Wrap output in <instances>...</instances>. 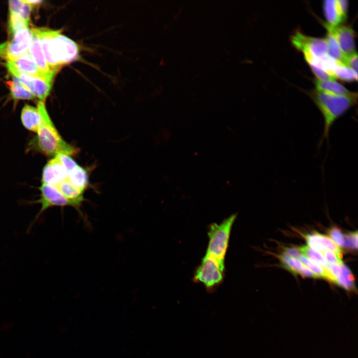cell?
Returning <instances> with one entry per match:
<instances>
[{
    "label": "cell",
    "instance_id": "cell-1",
    "mask_svg": "<svg viewBox=\"0 0 358 358\" xmlns=\"http://www.w3.org/2000/svg\"><path fill=\"white\" fill-rule=\"evenodd\" d=\"M37 108L40 115V124L36 136L30 142L31 148L49 157L77 154L78 150L66 142L59 133L47 112L45 102L38 101Z\"/></svg>",
    "mask_w": 358,
    "mask_h": 358
},
{
    "label": "cell",
    "instance_id": "cell-2",
    "mask_svg": "<svg viewBox=\"0 0 358 358\" xmlns=\"http://www.w3.org/2000/svg\"><path fill=\"white\" fill-rule=\"evenodd\" d=\"M62 30H53L43 35L40 40L45 60L52 69L60 71L62 67L75 61L79 56V47Z\"/></svg>",
    "mask_w": 358,
    "mask_h": 358
},
{
    "label": "cell",
    "instance_id": "cell-3",
    "mask_svg": "<svg viewBox=\"0 0 358 358\" xmlns=\"http://www.w3.org/2000/svg\"><path fill=\"white\" fill-rule=\"evenodd\" d=\"M310 95L324 119L323 132L319 143L320 148L325 140H328L334 123L356 104L358 95H338L317 90L311 92Z\"/></svg>",
    "mask_w": 358,
    "mask_h": 358
},
{
    "label": "cell",
    "instance_id": "cell-4",
    "mask_svg": "<svg viewBox=\"0 0 358 358\" xmlns=\"http://www.w3.org/2000/svg\"><path fill=\"white\" fill-rule=\"evenodd\" d=\"M236 216L233 214L219 224L212 223L208 228L209 242L205 255L214 259L223 269L231 230Z\"/></svg>",
    "mask_w": 358,
    "mask_h": 358
},
{
    "label": "cell",
    "instance_id": "cell-5",
    "mask_svg": "<svg viewBox=\"0 0 358 358\" xmlns=\"http://www.w3.org/2000/svg\"><path fill=\"white\" fill-rule=\"evenodd\" d=\"M11 37L10 41L0 44V57L7 61L15 60L28 52L32 33L25 27L15 31Z\"/></svg>",
    "mask_w": 358,
    "mask_h": 358
},
{
    "label": "cell",
    "instance_id": "cell-6",
    "mask_svg": "<svg viewBox=\"0 0 358 358\" xmlns=\"http://www.w3.org/2000/svg\"><path fill=\"white\" fill-rule=\"evenodd\" d=\"M40 191V198L34 201V203L41 204V208L36 215L32 224H34L48 209L54 206L64 207L70 206L75 208L79 212L80 216L84 221L87 220L80 209L73 202L65 197L55 186L46 184H42L39 187ZM87 223V222H86Z\"/></svg>",
    "mask_w": 358,
    "mask_h": 358
},
{
    "label": "cell",
    "instance_id": "cell-7",
    "mask_svg": "<svg viewBox=\"0 0 358 358\" xmlns=\"http://www.w3.org/2000/svg\"><path fill=\"white\" fill-rule=\"evenodd\" d=\"M224 270L214 259L205 255L196 268L193 278L211 291L222 282Z\"/></svg>",
    "mask_w": 358,
    "mask_h": 358
},
{
    "label": "cell",
    "instance_id": "cell-8",
    "mask_svg": "<svg viewBox=\"0 0 358 358\" xmlns=\"http://www.w3.org/2000/svg\"><path fill=\"white\" fill-rule=\"evenodd\" d=\"M291 42L294 47L303 54L322 58L328 55V46L325 39L308 36L299 31L291 36Z\"/></svg>",
    "mask_w": 358,
    "mask_h": 358
},
{
    "label": "cell",
    "instance_id": "cell-9",
    "mask_svg": "<svg viewBox=\"0 0 358 358\" xmlns=\"http://www.w3.org/2000/svg\"><path fill=\"white\" fill-rule=\"evenodd\" d=\"M5 65L13 76L17 78L34 96L40 101H45L50 92L52 82L21 73L6 63Z\"/></svg>",
    "mask_w": 358,
    "mask_h": 358
},
{
    "label": "cell",
    "instance_id": "cell-10",
    "mask_svg": "<svg viewBox=\"0 0 358 358\" xmlns=\"http://www.w3.org/2000/svg\"><path fill=\"white\" fill-rule=\"evenodd\" d=\"M324 26L334 36L346 57L356 52L355 32L352 27L343 25L333 27L327 23H324Z\"/></svg>",
    "mask_w": 358,
    "mask_h": 358
},
{
    "label": "cell",
    "instance_id": "cell-11",
    "mask_svg": "<svg viewBox=\"0 0 358 358\" xmlns=\"http://www.w3.org/2000/svg\"><path fill=\"white\" fill-rule=\"evenodd\" d=\"M68 172L56 156L44 166L42 175V184L56 186L68 178Z\"/></svg>",
    "mask_w": 358,
    "mask_h": 358
},
{
    "label": "cell",
    "instance_id": "cell-12",
    "mask_svg": "<svg viewBox=\"0 0 358 358\" xmlns=\"http://www.w3.org/2000/svg\"><path fill=\"white\" fill-rule=\"evenodd\" d=\"M31 30L32 33V38L28 52L38 69L44 75L54 79L56 74L50 70L45 60L36 29L31 28Z\"/></svg>",
    "mask_w": 358,
    "mask_h": 358
},
{
    "label": "cell",
    "instance_id": "cell-13",
    "mask_svg": "<svg viewBox=\"0 0 358 358\" xmlns=\"http://www.w3.org/2000/svg\"><path fill=\"white\" fill-rule=\"evenodd\" d=\"M6 63L21 73L53 82V79L38 69L29 52L15 60L7 61Z\"/></svg>",
    "mask_w": 358,
    "mask_h": 358
},
{
    "label": "cell",
    "instance_id": "cell-14",
    "mask_svg": "<svg viewBox=\"0 0 358 358\" xmlns=\"http://www.w3.org/2000/svg\"><path fill=\"white\" fill-rule=\"evenodd\" d=\"M21 120L25 128L37 133L40 124V115L38 108L25 104L21 112Z\"/></svg>",
    "mask_w": 358,
    "mask_h": 358
},
{
    "label": "cell",
    "instance_id": "cell-15",
    "mask_svg": "<svg viewBox=\"0 0 358 358\" xmlns=\"http://www.w3.org/2000/svg\"><path fill=\"white\" fill-rule=\"evenodd\" d=\"M55 186L65 197L74 202L80 208L84 200V191L76 187L68 179L60 181Z\"/></svg>",
    "mask_w": 358,
    "mask_h": 358
},
{
    "label": "cell",
    "instance_id": "cell-16",
    "mask_svg": "<svg viewBox=\"0 0 358 358\" xmlns=\"http://www.w3.org/2000/svg\"><path fill=\"white\" fill-rule=\"evenodd\" d=\"M315 85L317 91L335 95L344 96H357V93L351 92L342 85L335 80L322 81L315 80Z\"/></svg>",
    "mask_w": 358,
    "mask_h": 358
},
{
    "label": "cell",
    "instance_id": "cell-17",
    "mask_svg": "<svg viewBox=\"0 0 358 358\" xmlns=\"http://www.w3.org/2000/svg\"><path fill=\"white\" fill-rule=\"evenodd\" d=\"M323 9L328 25L335 27L343 21L339 12L336 0L324 1Z\"/></svg>",
    "mask_w": 358,
    "mask_h": 358
},
{
    "label": "cell",
    "instance_id": "cell-18",
    "mask_svg": "<svg viewBox=\"0 0 358 358\" xmlns=\"http://www.w3.org/2000/svg\"><path fill=\"white\" fill-rule=\"evenodd\" d=\"M67 179L74 185L83 191L89 183L87 171L79 166L68 173Z\"/></svg>",
    "mask_w": 358,
    "mask_h": 358
},
{
    "label": "cell",
    "instance_id": "cell-19",
    "mask_svg": "<svg viewBox=\"0 0 358 358\" xmlns=\"http://www.w3.org/2000/svg\"><path fill=\"white\" fill-rule=\"evenodd\" d=\"M11 96L14 100H33L34 96L30 91L16 77L13 76L10 86Z\"/></svg>",
    "mask_w": 358,
    "mask_h": 358
},
{
    "label": "cell",
    "instance_id": "cell-20",
    "mask_svg": "<svg viewBox=\"0 0 358 358\" xmlns=\"http://www.w3.org/2000/svg\"><path fill=\"white\" fill-rule=\"evenodd\" d=\"M336 284L349 291L356 290L354 275L349 268L343 264L341 265V271Z\"/></svg>",
    "mask_w": 358,
    "mask_h": 358
},
{
    "label": "cell",
    "instance_id": "cell-21",
    "mask_svg": "<svg viewBox=\"0 0 358 358\" xmlns=\"http://www.w3.org/2000/svg\"><path fill=\"white\" fill-rule=\"evenodd\" d=\"M325 39L328 46V55L336 61L344 64L346 56L334 36L332 33L328 31Z\"/></svg>",
    "mask_w": 358,
    "mask_h": 358
},
{
    "label": "cell",
    "instance_id": "cell-22",
    "mask_svg": "<svg viewBox=\"0 0 358 358\" xmlns=\"http://www.w3.org/2000/svg\"><path fill=\"white\" fill-rule=\"evenodd\" d=\"M279 258L282 267L295 275L300 274L305 267L297 258L289 256L284 253L279 255Z\"/></svg>",
    "mask_w": 358,
    "mask_h": 358
},
{
    "label": "cell",
    "instance_id": "cell-23",
    "mask_svg": "<svg viewBox=\"0 0 358 358\" xmlns=\"http://www.w3.org/2000/svg\"><path fill=\"white\" fill-rule=\"evenodd\" d=\"M334 76L336 79L338 78L345 82H352L358 80V73L340 62L335 69Z\"/></svg>",
    "mask_w": 358,
    "mask_h": 358
},
{
    "label": "cell",
    "instance_id": "cell-24",
    "mask_svg": "<svg viewBox=\"0 0 358 358\" xmlns=\"http://www.w3.org/2000/svg\"><path fill=\"white\" fill-rule=\"evenodd\" d=\"M298 249L301 253L304 254L305 257L309 258L311 261L324 268L327 266L328 263L320 252L306 245L299 247Z\"/></svg>",
    "mask_w": 358,
    "mask_h": 358
},
{
    "label": "cell",
    "instance_id": "cell-25",
    "mask_svg": "<svg viewBox=\"0 0 358 358\" xmlns=\"http://www.w3.org/2000/svg\"><path fill=\"white\" fill-rule=\"evenodd\" d=\"M312 234L318 243L325 248H326L330 251L331 250V251L335 253L339 257L341 258L342 255L341 248L330 238L317 232H314Z\"/></svg>",
    "mask_w": 358,
    "mask_h": 358
},
{
    "label": "cell",
    "instance_id": "cell-26",
    "mask_svg": "<svg viewBox=\"0 0 358 358\" xmlns=\"http://www.w3.org/2000/svg\"><path fill=\"white\" fill-rule=\"evenodd\" d=\"M298 258L302 264L313 272L317 277L326 278V271L324 268L313 263L303 255H301Z\"/></svg>",
    "mask_w": 358,
    "mask_h": 358
},
{
    "label": "cell",
    "instance_id": "cell-27",
    "mask_svg": "<svg viewBox=\"0 0 358 358\" xmlns=\"http://www.w3.org/2000/svg\"><path fill=\"white\" fill-rule=\"evenodd\" d=\"M28 27V25L18 15L9 13L8 20L9 32L12 35L18 30Z\"/></svg>",
    "mask_w": 358,
    "mask_h": 358
},
{
    "label": "cell",
    "instance_id": "cell-28",
    "mask_svg": "<svg viewBox=\"0 0 358 358\" xmlns=\"http://www.w3.org/2000/svg\"><path fill=\"white\" fill-rule=\"evenodd\" d=\"M329 235L331 239L339 247H344V236L338 228L334 227L331 228L329 231Z\"/></svg>",
    "mask_w": 358,
    "mask_h": 358
},
{
    "label": "cell",
    "instance_id": "cell-29",
    "mask_svg": "<svg viewBox=\"0 0 358 358\" xmlns=\"http://www.w3.org/2000/svg\"><path fill=\"white\" fill-rule=\"evenodd\" d=\"M57 156L66 170L68 174L79 166L77 163L70 157V156L64 154H59L57 155Z\"/></svg>",
    "mask_w": 358,
    "mask_h": 358
},
{
    "label": "cell",
    "instance_id": "cell-30",
    "mask_svg": "<svg viewBox=\"0 0 358 358\" xmlns=\"http://www.w3.org/2000/svg\"><path fill=\"white\" fill-rule=\"evenodd\" d=\"M344 246L351 249H357L358 232L351 233L344 236Z\"/></svg>",
    "mask_w": 358,
    "mask_h": 358
},
{
    "label": "cell",
    "instance_id": "cell-31",
    "mask_svg": "<svg viewBox=\"0 0 358 358\" xmlns=\"http://www.w3.org/2000/svg\"><path fill=\"white\" fill-rule=\"evenodd\" d=\"M312 71L317 77V80L322 81L335 80V79L329 75L322 69L315 67L313 65H309Z\"/></svg>",
    "mask_w": 358,
    "mask_h": 358
},
{
    "label": "cell",
    "instance_id": "cell-32",
    "mask_svg": "<svg viewBox=\"0 0 358 358\" xmlns=\"http://www.w3.org/2000/svg\"><path fill=\"white\" fill-rule=\"evenodd\" d=\"M322 253L327 263L341 266L343 264L341 258L333 252L329 250H325Z\"/></svg>",
    "mask_w": 358,
    "mask_h": 358
},
{
    "label": "cell",
    "instance_id": "cell-33",
    "mask_svg": "<svg viewBox=\"0 0 358 358\" xmlns=\"http://www.w3.org/2000/svg\"><path fill=\"white\" fill-rule=\"evenodd\" d=\"M344 64L355 72L358 73V55L355 52L346 57Z\"/></svg>",
    "mask_w": 358,
    "mask_h": 358
},
{
    "label": "cell",
    "instance_id": "cell-34",
    "mask_svg": "<svg viewBox=\"0 0 358 358\" xmlns=\"http://www.w3.org/2000/svg\"><path fill=\"white\" fill-rule=\"evenodd\" d=\"M337 6L343 20L346 19L348 9V2L347 0H336Z\"/></svg>",
    "mask_w": 358,
    "mask_h": 358
},
{
    "label": "cell",
    "instance_id": "cell-35",
    "mask_svg": "<svg viewBox=\"0 0 358 358\" xmlns=\"http://www.w3.org/2000/svg\"><path fill=\"white\" fill-rule=\"evenodd\" d=\"M32 7L24 3L22 5L18 15L28 25L30 21V16Z\"/></svg>",
    "mask_w": 358,
    "mask_h": 358
},
{
    "label": "cell",
    "instance_id": "cell-36",
    "mask_svg": "<svg viewBox=\"0 0 358 358\" xmlns=\"http://www.w3.org/2000/svg\"><path fill=\"white\" fill-rule=\"evenodd\" d=\"M23 4L22 0H9V13L18 15Z\"/></svg>",
    "mask_w": 358,
    "mask_h": 358
},
{
    "label": "cell",
    "instance_id": "cell-37",
    "mask_svg": "<svg viewBox=\"0 0 358 358\" xmlns=\"http://www.w3.org/2000/svg\"><path fill=\"white\" fill-rule=\"evenodd\" d=\"M283 253L295 258H298L301 255L298 248H284Z\"/></svg>",
    "mask_w": 358,
    "mask_h": 358
},
{
    "label": "cell",
    "instance_id": "cell-38",
    "mask_svg": "<svg viewBox=\"0 0 358 358\" xmlns=\"http://www.w3.org/2000/svg\"><path fill=\"white\" fill-rule=\"evenodd\" d=\"M300 274L304 276L315 278L317 277L316 275L313 272H312L308 268L305 267V266L300 272Z\"/></svg>",
    "mask_w": 358,
    "mask_h": 358
},
{
    "label": "cell",
    "instance_id": "cell-39",
    "mask_svg": "<svg viewBox=\"0 0 358 358\" xmlns=\"http://www.w3.org/2000/svg\"><path fill=\"white\" fill-rule=\"evenodd\" d=\"M23 2L30 5L31 7L32 6H35L36 5H38L40 4L43 1L42 0H22Z\"/></svg>",
    "mask_w": 358,
    "mask_h": 358
},
{
    "label": "cell",
    "instance_id": "cell-40",
    "mask_svg": "<svg viewBox=\"0 0 358 358\" xmlns=\"http://www.w3.org/2000/svg\"></svg>",
    "mask_w": 358,
    "mask_h": 358
}]
</instances>
